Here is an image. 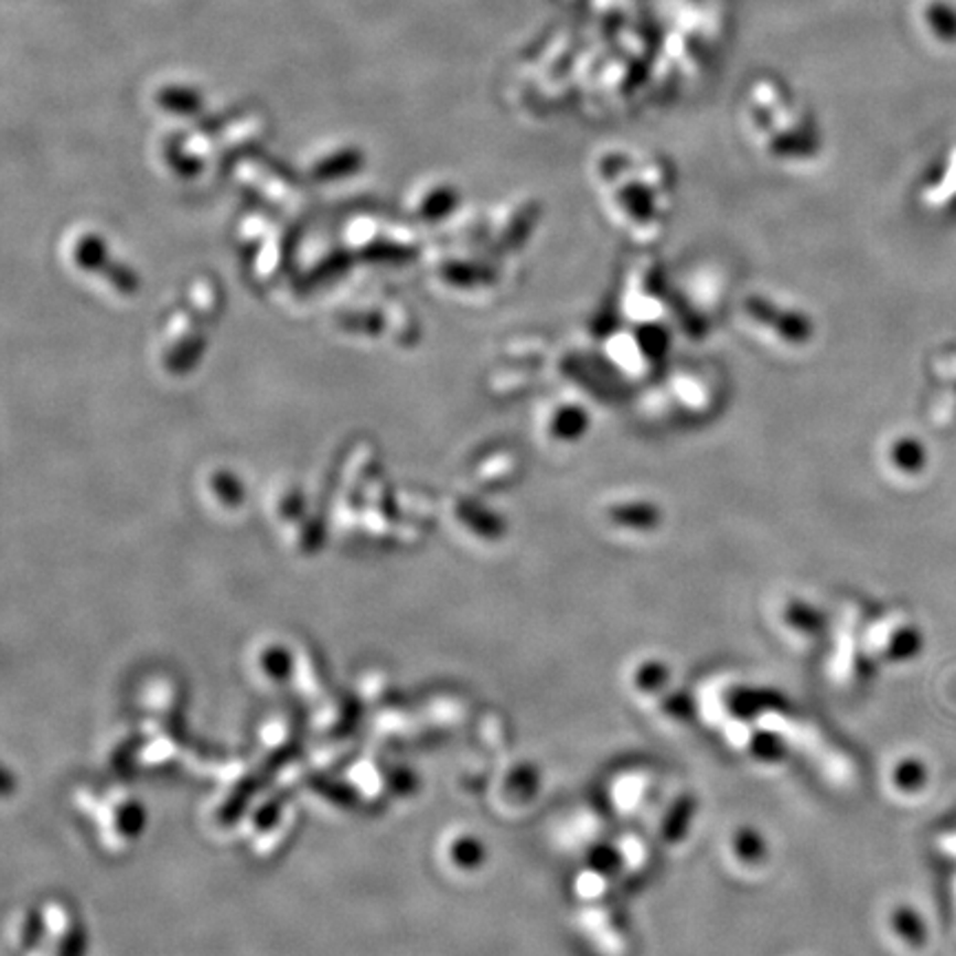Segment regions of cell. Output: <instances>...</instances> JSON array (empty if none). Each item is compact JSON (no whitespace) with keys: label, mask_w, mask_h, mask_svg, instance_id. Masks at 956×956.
I'll return each mask as SVG.
<instances>
[{"label":"cell","mask_w":956,"mask_h":956,"mask_svg":"<svg viewBox=\"0 0 956 956\" xmlns=\"http://www.w3.org/2000/svg\"><path fill=\"white\" fill-rule=\"evenodd\" d=\"M762 724L780 735H784L791 742H797L804 751H808L810 755H817L821 760V764L830 771V775L835 777H848V764L841 760V755H837L833 749L826 746V742L819 738V733L815 729H808L806 724L793 722L784 716H775V713H766L762 718Z\"/></svg>","instance_id":"1"},{"label":"cell","mask_w":956,"mask_h":956,"mask_svg":"<svg viewBox=\"0 0 956 956\" xmlns=\"http://www.w3.org/2000/svg\"><path fill=\"white\" fill-rule=\"evenodd\" d=\"M738 855L746 861L753 863L764 855V844L762 839L753 833V830H740L738 835Z\"/></svg>","instance_id":"2"},{"label":"cell","mask_w":956,"mask_h":956,"mask_svg":"<svg viewBox=\"0 0 956 956\" xmlns=\"http://www.w3.org/2000/svg\"><path fill=\"white\" fill-rule=\"evenodd\" d=\"M919 777V766H914V764H903L901 769H899V773H896V784L903 788V791H912V788H916L919 784H921V780H916Z\"/></svg>","instance_id":"3"},{"label":"cell","mask_w":956,"mask_h":956,"mask_svg":"<svg viewBox=\"0 0 956 956\" xmlns=\"http://www.w3.org/2000/svg\"><path fill=\"white\" fill-rule=\"evenodd\" d=\"M689 819H691V815H689V804L683 802V804H680V817H672V821H669V826H667V837H669V839H678V837L683 835L685 824H687Z\"/></svg>","instance_id":"4"}]
</instances>
